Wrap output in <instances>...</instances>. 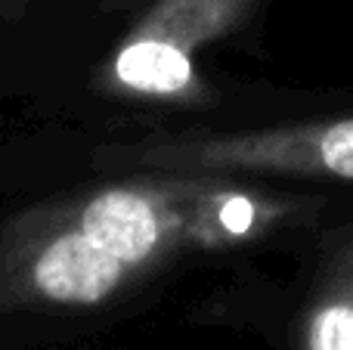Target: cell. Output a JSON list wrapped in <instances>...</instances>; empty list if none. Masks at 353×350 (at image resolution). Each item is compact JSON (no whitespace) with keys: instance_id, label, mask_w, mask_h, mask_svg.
<instances>
[{"instance_id":"5b68a950","label":"cell","mask_w":353,"mask_h":350,"mask_svg":"<svg viewBox=\"0 0 353 350\" xmlns=\"http://www.w3.org/2000/svg\"><path fill=\"white\" fill-rule=\"evenodd\" d=\"M19 3H22V0H0V19H3V16H10V12L16 10Z\"/></svg>"},{"instance_id":"6da1fadb","label":"cell","mask_w":353,"mask_h":350,"mask_svg":"<svg viewBox=\"0 0 353 350\" xmlns=\"http://www.w3.org/2000/svg\"><path fill=\"white\" fill-rule=\"evenodd\" d=\"M307 202L242 177L128 171L0 223V316L90 313L183 258L282 233Z\"/></svg>"},{"instance_id":"8992f818","label":"cell","mask_w":353,"mask_h":350,"mask_svg":"<svg viewBox=\"0 0 353 350\" xmlns=\"http://www.w3.org/2000/svg\"><path fill=\"white\" fill-rule=\"evenodd\" d=\"M140 0H105V6H134Z\"/></svg>"},{"instance_id":"7a4b0ae2","label":"cell","mask_w":353,"mask_h":350,"mask_svg":"<svg viewBox=\"0 0 353 350\" xmlns=\"http://www.w3.org/2000/svg\"><path fill=\"white\" fill-rule=\"evenodd\" d=\"M99 167L217 177H304L353 183V115L254 130H192L105 146Z\"/></svg>"},{"instance_id":"277c9868","label":"cell","mask_w":353,"mask_h":350,"mask_svg":"<svg viewBox=\"0 0 353 350\" xmlns=\"http://www.w3.org/2000/svg\"><path fill=\"white\" fill-rule=\"evenodd\" d=\"M292 350H353V239L325 258L298 316Z\"/></svg>"},{"instance_id":"3957f363","label":"cell","mask_w":353,"mask_h":350,"mask_svg":"<svg viewBox=\"0 0 353 350\" xmlns=\"http://www.w3.org/2000/svg\"><path fill=\"white\" fill-rule=\"evenodd\" d=\"M261 0H152L97 74L105 93L134 103L201 105L208 84L195 53L248 22Z\"/></svg>"}]
</instances>
